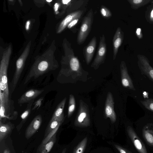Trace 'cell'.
Returning <instances> with one entry per match:
<instances>
[{
  "label": "cell",
  "mask_w": 153,
  "mask_h": 153,
  "mask_svg": "<svg viewBox=\"0 0 153 153\" xmlns=\"http://www.w3.org/2000/svg\"><path fill=\"white\" fill-rule=\"evenodd\" d=\"M128 134L135 147L139 153H148L145 145L135 132L133 128L128 126L127 129Z\"/></svg>",
  "instance_id": "9c48e42d"
},
{
  "label": "cell",
  "mask_w": 153,
  "mask_h": 153,
  "mask_svg": "<svg viewBox=\"0 0 153 153\" xmlns=\"http://www.w3.org/2000/svg\"><path fill=\"white\" fill-rule=\"evenodd\" d=\"M84 1L82 0H70L68 4L65 5L69 6L70 10L72 11H75L80 8L83 5Z\"/></svg>",
  "instance_id": "cb8c5ba5"
},
{
  "label": "cell",
  "mask_w": 153,
  "mask_h": 153,
  "mask_svg": "<svg viewBox=\"0 0 153 153\" xmlns=\"http://www.w3.org/2000/svg\"><path fill=\"white\" fill-rule=\"evenodd\" d=\"M76 107V102L74 97L72 94L69 96L68 112V117H70L74 111Z\"/></svg>",
  "instance_id": "603a6c76"
},
{
  "label": "cell",
  "mask_w": 153,
  "mask_h": 153,
  "mask_svg": "<svg viewBox=\"0 0 153 153\" xmlns=\"http://www.w3.org/2000/svg\"><path fill=\"white\" fill-rule=\"evenodd\" d=\"M81 17L76 18L73 20L67 26V27L70 29L76 25Z\"/></svg>",
  "instance_id": "f546056e"
},
{
  "label": "cell",
  "mask_w": 153,
  "mask_h": 153,
  "mask_svg": "<svg viewBox=\"0 0 153 153\" xmlns=\"http://www.w3.org/2000/svg\"><path fill=\"white\" fill-rule=\"evenodd\" d=\"M107 52L105 39L104 34L100 37L99 46L96 56L93 62L91 67L95 69H97L100 65L104 63Z\"/></svg>",
  "instance_id": "8992f818"
},
{
  "label": "cell",
  "mask_w": 153,
  "mask_h": 153,
  "mask_svg": "<svg viewBox=\"0 0 153 153\" xmlns=\"http://www.w3.org/2000/svg\"><path fill=\"white\" fill-rule=\"evenodd\" d=\"M114 146L120 153H132L129 151L118 145L115 144Z\"/></svg>",
  "instance_id": "f1b7e54d"
},
{
  "label": "cell",
  "mask_w": 153,
  "mask_h": 153,
  "mask_svg": "<svg viewBox=\"0 0 153 153\" xmlns=\"http://www.w3.org/2000/svg\"><path fill=\"white\" fill-rule=\"evenodd\" d=\"M100 11L102 15L104 18H109L112 16V13L110 10L103 5L101 6Z\"/></svg>",
  "instance_id": "4316f807"
},
{
  "label": "cell",
  "mask_w": 153,
  "mask_h": 153,
  "mask_svg": "<svg viewBox=\"0 0 153 153\" xmlns=\"http://www.w3.org/2000/svg\"><path fill=\"white\" fill-rule=\"evenodd\" d=\"M66 149L65 148L63 150V151L61 153H66Z\"/></svg>",
  "instance_id": "d590c367"
},
{
  "label": "cell",
  "mask_w": 153,
  "mask_h": 153,
  "mask_svg": "<svg viewBox=\"0 0 153 153\" xmlns=\"http://www.w3.org/2000/svg\"><path fill=\"white\" fill-rule=\"evenodd\" d=\"M97 43V38L94 36L88 44L83 49V53L86 62L89 64L92 59L95 51Z\"/></svg>",
  "instance_id": "4fadbf2b"
},
{
  "label": "cell",
  "mask_w": 153,
  "mask_h": 153,
  "mask_svg": "<svg viewBox=\"0 0 153 153\" xmlns=\"http://www.w3.org/2000/svg\"><path fill=\"white\" fill-rule=\"evenodd\" d=\"M44 90L31 89L24 93L18 99V103L22 105L23 104L28 103L34 100L44 91Z\"/></svg>",
  "instance_id": "7c38bea8"
},
{
  "label": "cell",
  "mask_w": 153,
  "mask_h": 153,
  "mask_svg": "<svg viewBox=\"0 0 153 153\" xmlns=\"http://www.w3.org/2000/svg\"><path fill=\"white\" fill-rule=\"evenodd\" d=\"M150 18L151 21H153V8L150 12Z\"/></svg>",
  "instance_id": "836d02e7"
},
{
  "label": "cell",
  "mask_w": 153,
  "mask_h": 153,
  "mask_svg": "<svg viewBox=\"0 0 153 153\" xmlns=\"http://www.w3.org/2000/svg\"><path fill=\"white\" fill-rule=\"evenodd\" d=\"M120 67L122 85L125 88L135 91L132 80L128 74L127 68L124 61L121 62Z\"/></svg>",
  "instance_id": "30bf717a"
},
{
  "label": "cell",
  "mask_w": 153,
  "mask_h": 153,
  "mask_svg": "<svg viewBox=\"0 0 153 153\" xmlns=\"http://www.w3.org/2000/svg\"><path fill=\"white\" fill-rule=\"evenodd\" d=\"M65 45V50L68 58L67 65H68V67H62L59 72L56 80L59 83H61L64 78H68L72 72L80 73L81 71L80 62L75 56L70 45L66 44Z\"/></svg>",
  "instance_id": "7a4b0ae2"
},
{
  "label": "cell",
  "mask_w": 153,
  "mask_h": 153,
  "mask_svg": "<svg viewBox=\"0 0 153 153\" xmlns=\"http://www.w3.org/2000/svg\"><path fill=\"white\" fill-rule=\"evenodd\" d=\"M138 64L142 74L147 76L153 82V68L150 65L148 59L142 55H138Z\"/></svg>",
  "instance_id": "ba28073f"
},
{
  "label": "cell",
  "mask_w": 153,
  "mask_h": 153,
  "mask_svg": "<svg viewBox=\"0 0 153 153\" xmlns=\"http://www.w3.org/2000/svg\"><path fill=\"white\" fill-rule=\"evenodd\" d=\"M94 19L92 9H91L84 17L77 38L78 44H83L88 36L91 29Z\"/></svg>",
  "instance_id": "3957f363"
},
{
  "label": "cell",
  "mask_w": 153,
  "mask_h": 153,
  "mask_svg": "<svg viewBox=\"0 0 153 153\" xmlns=\"http://www.w3.org/2000/svg\"><path fill=\"white\" fill-rule=\"evenodd\" d=\"M83 13V10H78L72 12L67 15L60 24L57 31V33H59L62 31L74 19L81 17Z\"/></svg>",
  "instance_id": "9a60e30c"
},
{
  "label": "cell",
  "mask_w": 153,
  "mask_h": 153,
  "mask_svg": "<svg viewBox=\"0 0 153 153\" xmlns=\"http://www.w3.org/2000/svg\"><path fill=\"white\" fill-rule=\"evenodd\" d=\"M66 101V98H65L58 105L54 112L51 120H64L63 110Z\"/></svg>",
  "instance_id": "d6986e66"
},
{
  "label": "cell",
  "mask_w": 153,
  "mask_h": 153,
  "mask_svg": "<svg viewBox=\"0 0 153 153\" xmlns=\"http://www.w3.org/2000/svg\"><path fill=\"white\" fill-rule=\"evenodd\" d=\"M64 120H51L45 130V137H46L50 133L57 128H59Z\"/></svg>",
  "instance_id": "44dd1931"
},
{
  "label": "cell",
  "mask_w": 153,
  "mask_h": 153,
  "mask_svg": "<svg viewBox=\"0 0 153 153\" xmlns=\"http://www.w3.org/2000/svg\"><path fill=\"white\" fill-rule=\"evenodd\" d=\"M43 100L44 97H42L36 101L33 104V106L32 108V111L39 109L42 105Z\"/></svg>",
  "instance_id": "83f0119b"
},
{
  "label": "cell",
  "mask_w": 153,
  "mask_h": 153,
  "mask_svg": "<svg viewBox=\"0 0 153 153\" xmlns=\"http://www.w3.org/2000/svg\"><path fill=\"white\" fill-rule=\"evenodd\" d=\"M90 124L89 111L87 105L82 100L79 102V107L74 121L75 126L80 127H87Z\"/></svg>",
  "instance_id": "277c9868"
},
{
  "label": "cell",
  "mask_w": 153,
  "mask_h": 153,
  "mask_svg": "<svg viewBox=\"0 0 153 153\" xmlns=\"http://www.w3.org/2000/svg\"><path fill=\"white\" fill-rule=\"evenodd\" d=\"M3 153H10V152L8 149H6L4 150Z\"/></svg>",
  "instance_id": "e575fe53"
},
{
  "label": "cell",
  "mask_w": 153,
  "mask_h": 153,
  "mask_svg": "<svg viewBox=\"0 0 153 153\" xmlns=\"http://www.w3.org/2000/svg\"><path fill=\"white\" fill-rule=\"evenodd\" d=\"M140 102L146 108L153 112V99H148Z\"/></svg>",
  "instance_id": "484cf974"
},
{
  "label": "cell",
  "mask_w": 153,
  "mask_h": 153,
  "mask_svg": "<svg viewBox=\"0 0 153 153\" xmlns=\"http://www.w3.org/2000/svg\"><path fill=\"white\" fill-rule=\"evenodd\" d=\"M30 41L27 45L22 55L18 59L16 62L15 71L13 75L10 84V89L11 92H13L17 85L20 79L24 67L25 61L29 51Z\"/></svg>",
  "instance_id": "5b68a950"
},
{
  "label": "cell",
  "mask_w": 153,
  "mask_h": 153,
  "mask_svg": "<svg viewBox=\"0 0 153 153\" xmlns=\"http://www.w3.org/2000/svg\"><path fill=\"white\" fill-rule=\"evenodd\" d=\"M87 140L88 139L86 137L84 138L74 149L73 153H83Z\"/></svg>",
  "instance_id": "d4e9b609"
},
{
  "label": "cell",
  "mask_w": 153,
  "mask_h": 153,
  "mask_svg": "<svg viewBox=\"0 0 153 153\" xmlns=\"http://www.w3.org/2000/svg\"><path fill=\"white\" fill-rule=\"evenodd\" d=\"M124 34L121 28L118 27L117 28L113 38V59L114 60L116 57L118 49L123 39Z\"/></svg>",
  "instance_id": "5bb4252c"
},
{
  "label": "cell",
  "mask_w": 153,
  "mask_h": 153,
  "mask_svg": "<svg viewBox=\"0 0 153 153\" xmlns=\"http://www.w3.org/2000/svg\"><path fill=\"white\" fill-rule=\"evenodd\" d=\"M141 32V30L140 28H137L136 30V33L137 36L139 39H140L142 37V36Z\"/></svg>",
  "instance_id": "4dcf8cb0"
},
{
  "label": "cell",
  "mask_w": 153,
  "mask_h": 153,
  "mask_svg": "<svg viewBox=\"0 0 153 153\" xmlns=\"http://www.w3.org/2000/svg\"><path fill=\"white\" fill-rule=\"evenodd\" d=\"M30 23V21L29 20L27 21L26 23L25 29L27 30H28L29 28V25Z\"/></svg>",
  "instance_id": "d6a6232c"
},
{
  "label": "cell",
  "mask_w": 153,
  "mask_h": 153,
  "mask_svg": "<svg viewBox=\"0 0 153 153\" xmlns=\"http://www.w3.org/2000/svg\"><path fill=\"white\" fill-rule=\"evenodd\" d=\"M11 48L10 47L4 53L0 65V104H9L13 102L10 95L7 76V68Z\"/></svg>",
  "instance_id": "6da1fadb"
},
{
  "label": "cell",
  "mask_w": 153,
  "mask_h": 153,
  "mask_svg": "<svg viewBox=\"0 0 153 153\" xmlns=\"http://www.w3.org/2000/svg\"><path fill=\"white\" fill-rule=\"evenodd\" d=\"M34 102V100H33L28 103L26 109L21 115V121L20 123L16 126V128L18 131H19L20 130L29 117L32 111V105Z\"/></svg>",
  "instance_id": "e0dca14e"
},
{
  "label": "cell",
  "mask_w": 153,
  "mask_h": 153,
  "mask_svg": "<svg viewBox=\"0 0 153 153\" xmlns=\"http://www.w3.org/2000/svg\"><path fill=\"white\" fill-rule=\"evenodd\" d=\"M56 134H55L50 140L41 147L38 148V153H48L56 141Z\"/></svg>",
  "instance_id": "ffe728a7"
},
{
  "label": "cell",
  "mask_w": 153,
  "mask_h": 153,
  "mask_svg": "<svg viewBox=\"0 0 153 153\" xmlns=\"http://www.w3.org/2000/svg\"><path fill=\"white\" fill-rule=\"evenodd\" d=\"M142 135L147 144L153 147V124L149 123L144 126L142 130Z\"/></svg>",
  "instance_id": "2e32d148"
},
{
  "label": "cell",
  "mask_w": 153,
  "mask_h": 153,
  "mask_svg": "<svg viewBox=\"0 0 153 153\" xmlns=\"http://www.w3.org/2000/svg\"><path fill=\"white\" fill-rule=\"evenodd\" d=\"M14 127L13 124L9 122L4 123L0 121V142L11 131Z\"/></svg>",
  "instance_id": "ac0fdd59"
},
{
  "label": "cell",
  "mask_w": 153,
  "mask_h": 153,
  "mask_svg": "<svg viewBox=\"0 0 153 153\" xmlns=\"http://www.w3.org/2000/svg\"><path fill=\"white\" fill-rule=\"evenodd\" d=\"M59 6V4L58 3H56L54 5V10L56 14L58 13V9Z\"/></svg>",
  "instance_id": "1f68e13d"
},
{
  "label": "cell",
  "mask_w": 153,
  "mask_h": 153,
  "mask_svg": "<svg viewBox=\"0 0 153 153\" xmlns=\"http://www.w3.org/2000/svg\"><path fill=\"white\" fill-rule=\"evenodd\" d=\"M46 1L48 2H51V1H52V0H47Z\"/></svg>",
  "instance_id": "8d00e7d4"
},
{
  "label": "cell",
  "mask_w": 153,
  "mask_h": 153,
  "mask_svg": "<svg viewBox=\"0 0 153 153\" xmlns=\"http://www.w3.org/2000/svg\"><path fill=\"white\" fill-rule=\"evenodd\" d=\"M42 122L40 114L35 117L27 128L25 132V137L27 139L32 137L38 130Z\"/></svg>",
  "instance_id": "8fae6325"
},
{
  "label": "cell",
  "mask_w": 153,
  "mask_h": 153,
  "mask_svg": "<svg viewBox=\"0 0 153 153\" xmlns=\"http://www.w3.org/2000/svg\"><path fill=\"white\" fill-rule=\"evenodd\" d=\"M128 1L130 4L131 7L134 9H137L153 1L151 0H128Z\"/></svg>",
  "instance_id": "7402d4cb"
},
{
  "label": "cell",
  "mask_w": 153,
  "mask_h": 153,
  "mask_svg": "<svg viewBox=\"0 0 153 153\" xmlns=\"http://www.w3.org/2000/svg\"><path fill=\"white\" fill-rule=\"evenodd\" d=\"M114 102L111 93L109 92L107 94L105 107V114L106 118H109L111 122L116 120V115L114 111Z\"/></svg>",
  "instance_id": "52a82bcc"
},
{
  "label": "cell",
  "mask_w": 153,
  "mask_h": 153,
  "mask_svg": "<svg viewBox=\"0 0 153 153\" xmlns=\"http://www.w3.org/2000/svg\"><path fill=\"white\" fill-rule=\"evenodd\" d=\"M26 153V152L25 153Z\"/></svg>",
  "instance_id": "74e56055"
}]
</instances>
